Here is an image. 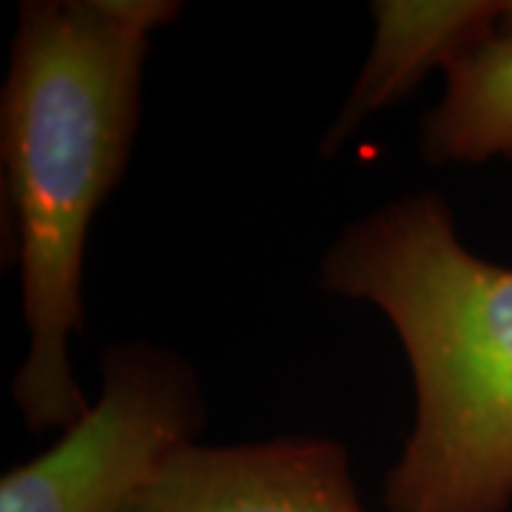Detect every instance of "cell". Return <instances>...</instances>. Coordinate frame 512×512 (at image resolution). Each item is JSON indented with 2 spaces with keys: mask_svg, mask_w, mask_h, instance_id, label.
<instances>
[{
  "mask_svg": "<svg viewBox=\"0 0 512 512\" xmlns=\"http://www.w3.org/2000/svg\"><path fill=\"white\" fill-rule=\"evenodd\" d=\"M174 0H26L0 92L3 202L29 330L12 399L29 433L69 430L92 402L69 365L97 211L126 177L151 35Z\"/></svg>",
  "mask_w": 512,
  "mask_h": 512,
  "instance_id": "6da1fadb",
  "label": "cell"
},
{
  "mask_svg": "<svg viewBox=\"0 0 512 512\" xmlns=\"http://www.w3.org/2000/svg\"><path fill=\"white\" fill-rule=\"evenodd\" d=\"M319 285L376 305L413 370L416 419L384 476L387 512L510 510V265L458 239L441 194L413 191L345 225Z\"/></svg>",
  "mask_w": 512,
  "mask_h": 512,
  "instance_id": "7a4b0ae2",
  "label": "cell"
},
{
  "mask_svg": "<svg viewBox=\"0 0 512 512\" xmlns=\"http://www.w3.org/2000/svg\"><path fill=\"white\" fill-rule=\"evenodd\" d=\"M89 413L0 481V512H126L205 430L194 365L177 350L120 342L100 356Z\"/></svg>",
  "mask_w": 512,
  "mask_h": 512,
  "instance_id": "3957f363",
  "label": "cell"
},
{
  "mask_svg": "<svg viewBox=\"0 0 512 512\" xmlns=\"http://www.w3.org/2000/svg\"><path fill=\"white\" fill-rule=\"evenodd\" d=\"M126 512H367L342 441L191 444Z\"/></svg>",
  "mask_w": 512,
  "mask_h": 512,
  "instance_id": "277c9868",
  "label": "cell"
},
{
  "mask_svg": "<svg viewBox=\"0 0 512 512\" xmlns=\"http://www.w3.org/2000/svg\"><path fill=\"white\" fill-rule=\"evenodd\" d=\"M370 15V52L319 143L328 160L373 114L416 92L433 69L447 74L461 57L510 32L512 0H376Z\"/></svg>",
  "mask_w": 512,
  "mask_h": 512,
  "instance_id": "5b68a950",
  "label": "cell"
},
{
  "mask_svg": "<svg viewBox=\"0 0 512 512\" xmlns=\"http://www.w3.org/2000/svg\"><path fill=\"white\" fill-rule=\"evenodd\" d=\"M419 154L433 165L512 163V29L461 57L421 114Z\"/></svg>",
  "mask_w": 512,
  "mask_h": 512,
  "instance_id": "8992f818",
  "label": "cell"
}]
</instances>
